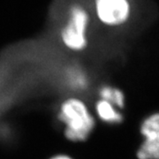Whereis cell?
Here are the masks:
<instances>
[{"label":"cell","mask_w":159,"mask_h":159,"mask_svg":"<svg viewBox=\"0 0 159 159\" xmlns=\"http://www.w3.org/2000/svg\"><path fill=\"white\" fill-rule=\"evenodd\" d=\"M97 20L109 28H119L129 22L133 14L131 0H95Z\"/></svg>","instance_id":"cell-3"},{"label":"cell","mask_w":159,"mask_h":159,"mask_svg":"<svg viewBox=\"0 0 159 159\" xmlns=\"http://www.w3.org/2000/svg\"><path fill=\"white\" fill-rule=\"evenodd\" d=\"M95 114L100 121L108 125H120L125 119L121 110L102 99H98L95 103Z\"/></svg>","instance_id":"cell-5"},{"label":"cell","mask_w":159,"mask_h":159,"mask_svg":"<svg viewBox=\"0 0 159 159\" xmlns=\"http://www.w3.org/2000/svg\"><path fill=\"white\" fill-rule=\"evenodd\" d=\"M138 130L142 141L135 150L136 159H159V111L146 115Z\"/></svg>","instance_id":"cell-4"},{"label":"cell","mask_w":159,"mask_h":159,"mask_svg":"<svg viewBox=\"0 0 159 159\" xmlns=\"http://www.w3.org/2000/svg\"><path fill=\"white\" fill-rule=\"evenodd\" d=\"M89 15L85 8L75 5L71 7L66 26L61 30V41L68 50L79 52L88 46Z\"/></svg>","instance_id":"cell-2"},{"label":"cell","mask_w":159,"mask_h":159,"mask_svg":"<svg viewBox=\"0 0 159 159\" xmlns=\"http://www.w3.org/2000/svg\"><path fill=\"white\" fill-rule=\"evenodd\" d=\"M58 119L64 125L65 137L73 142L87 141L97 125L96 117L87 102L76 97H70L61 102Z\"/></svg>","instance_id":"cell-1"},{"label":"cell","mask_w":159,"mask_h":159,"mask_svg":"<svg viewBox=\"0 0 159 159\" xmlns=\"http://www.w3.org/2000/svg\"><path fill=\"white\" fill-rule=\"evenodd\" d=\"M49 159H74L73 157L66 155V154H56L51 157Z\"/></svg>","instance_id":"cell-7"},{"label":"cell","mask_w":159,"mask_h":159,"mask_svg":"<svg viewBox=\"0 0 159 159\" xmlns=\"http://www.w3.org/2000/svg\"><path fill=\"white\" fill-rule=\"evenodd\" d=\"M99 99L111 102L119 110L123 111L126 106V97L124 91L118 87L105 84L98 89Z\"/></svg>","instance_id":"cell-6"}]
</instances>
